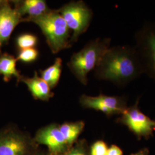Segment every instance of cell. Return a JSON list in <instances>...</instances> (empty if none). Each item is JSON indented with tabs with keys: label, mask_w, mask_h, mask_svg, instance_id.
Masks as SVG:
<instances>
[{
	"label": "cell",
	"mask_w": 155,
	"mask_h": 155,
	"mask_svg": "<svg viewBox=\"0 0 155 155\" xmlns=\"http://www.w3.org/2000/svg\"><path fill=\"white\" fill-rule=\"evenodd\" d=\"M144 74L137 52L128 45L110 47L94 70V76L109 81L119 87L127 86Z\"/></svg>",
	"instance_id": "6da1fadb"
},
{
	"label": "cell",
	"mask_w": 155,
	"mask_h": 155,
	"mask_svg": "<svg viewBox=\"0 0 155 155\" xmlns=\"http://www.w3.org/2000/svg\"><path fill=\"white\" fill-rule=\"evenodd\" d=\"M110 43L109 38L91 40L82 50L74 53L67 63L72 74L84 86L88 83L89 72L95 70Z\"/></svg>",
	"instance_id": "7a4b0ae2"
},
{
	"label": "cell",
	"mask_w": 155,
	"mask_h": 155,
	"mask_svg": "<svg viewBox=\"0 0 155 155\" xmlns=\"http://www.w3.org/2000/svg\"><path fill=\"white\" fill-rule=\"evenodd\" d=\"M23 21L32 22L39 27L53 54L71 47V31L58 10H50L41 16L23 19Z\"/></svg>",
	"instance_id": "3957f363"
},
{
	"label": "cell",
	"mask_w": 155,
	"mask_h": 155,
	"mask_svg": "<svg viewBox=\"0 0 155 155\" xmlns=\"http://www.w3.org/2000/svg\"><path fill=\"white\" fill-rule=\"evenodd\" d=\"M134 45L146 74L155 82V21H147L134 36Z\"/></svg>",
	"instance_id": "277c9868"
},
{
	"label": "cell",
	"mask_w": 155,
	"mask_h": 155,
	"mask_svg": "<svg viewBox=\"0 0 155 155\" xmlns=\"http://www.w3.org/2000/svg\"><path fill=\"white\" fill-rule=\"evenodd\" d=\"M58 11L70 31H72V36L70 40L71 45L88 29L93 18V11L83 1H78L66 4Z\"/></svg>",
	"instance_id": "5b68a950"
},
{
	"label": "cell",
	"mask_w": 155,
	"mask_h": 155,
	"mask_svg": "<svg viewBox=\"0 0 155 155\" xmlns=\"http://www.w3.org/2000/svg\"><path fill=\"white\" fill-rule=\"evenodd\" d=\"M39 149L28 133L15 127L0 131V155H31Z\"/></svg>",
	"instance_id": "8992f818"
},
{
	"label": "cell",
	"mask_w": 155,
	"mask_h": 155,
	"mask_svg": "<svg viewBox=\"0 0 155 155\" xmlns=\"http://www.w3.org/2000/svg\"><path fill=\"white\" fill-rule=\"evenodd\" d=\"M140 97L137 98L133 105L127 109L116 120V122L127 127L130 132L140 140H148L153 136L155 131V120H152L140 110L139 107Z\"/></svg>",
	"instance_id": "52a82bcc"
},
{
	"label": "cell",
	"mask_w": 155,
	"mask_h": 155,
	"mask_svg": "<svg viewBox=\"0 0 155 155\" xmlns=\"http://www.w3.org/2000/svg\"><path fill=\"white\" fill-rule=\"evenodd\" d=\"M127 101L126 95L109 96L103 94L95 97L83 94L79 98L83 108L100 111L107 117L121 116L127 108Z\"/></svg>",
	"instance_id": "ba28073f"
},
{
	"label": "cell",
	"mask_w": 155,
	"mask_h": 155,
	"mask_svg": "<svg viewBox=\"0 0 155 155\" xmlns=\"http://www.w3.org/2000/svg\"><path fill=\"white\" fill-rule=\"evenodd\" d=\"M33 140L38 145L47 147L50 155H60L70 148L59 130V125L52 123L41 127L35 134Z\"/></svg>",
	"instance_id": "9c48e42d"
},
{
	"label": "cell",
	"mask_w": 155,
	"mask_h": 155,
	"mask_svg": "<svg viewBox=\"0 0 155 155\" xmlns=\"http://www.w3.org/2000/svg\"><path fill=\"white\" fill-rule=\"evenodd\" d=\"M23 18L6 1H0V50L6 44L17 25Z\"/></svg>",
	"instance_id": "30bf717a"
},
{
	"label": "cell",
	"mask_w": 155,
	"mask_h": 155,
	"mask_svg": "<svg viewBox=\"0 0 155 155\" xmlns=\"http://www.w3.org/2000/svg\"><path fill=\"white\" fill-rule=\"evenodd\" d=\"M20 82H22L27 85L29 92L35 100L48 101L54 95V93L51 90L50 86L39 77L36 71H35L32 77L22 76Z\"/></svg>",
	"instance_id": "8fae6325"
},
{
	"label": "cell",
	"mask_w": 155,
	"mask_h": 155,
	"mask_svg": "<svg viewBox=\"0 0 155 155\" xmlns=\"http://www.w3.org/2000/svg\"><path fill=\"white\" fill-rule=\"evenodd\" d=\"M13 2L14 8L23 19L40 16L51 10L44 0H24Z\"/></svg>",
	"instance_id": "7c38bea8"
},
{
	"label": "cell",
	"mask_w": 155,
	"mask_h": 155,
	"mask_svg": "<svg viewBox=\"0 0 155 155\" xmlns=\"http://www.w3.org/2000/svg\"><path fill=\"white\" fill-rule=\"evenodd\" d=\"M16 58L8 53L0 55V75L3 77L4 81L8 82L12 78H16L20 82L22 75L17 69Z\"/></svg>",
	"instance_id": "4fadbf2b"
},
{
	"label": "cell",
	"mask_w": 155,
	"mask_h": 155,
	"mask_svg": "<svg viewBox=\"0 0 155 155\" xmlns=\"http://www.w3.org/2000/svg\"><path fill=\"white\" fill-rule=\"evenodd\" d=\"M84 127L85 123L83 121L66 122L59 125V130L69 147H71L77 141Z\"/></svg>",
	"instance_id": "5bb4252c"
},
{
	"label": "cell",
	"mask_w": 155,
	"mask_h": 155,
	"mask_svg": "<svg viewBox=\"0 0 155 155\" xmlns=\"http://www.w3.org/2000/svg\"><path fill=\"white\" fill-rule=\"evenodd\" d=\"M62 60L57 58L54 63L45 70H40V77L50 86L51 89L54 88L59 83L62 71Z\"/></svg>",
	"instance_id": "9a60e30c"
},
{
	"label": "cell",
	"mask_w": 155,
	"mask_h": 155,
	"mask_svg": "<svg viewBox=\"0 0 155 155\" xmlns=\"http://www.w3.org/2000/svg\"><path fill=\"white\" fill-rule=\"evenodd\" d=\"M38 38L31 33H24L16 39V45L20 50L34 48L37 45Z\"/></svg>",
	"instance_id": "2e32d148"
},
{
	"label": "cell",
	"mask_w": 155,
	"mask_h": 155,
	"mask_svg": "<svg viewBox=\"0 0 155 155\" xmlns=\"http://www.w3.org/2000/svg\"><path fill=\"white\" fill-rule=\"evenodd\" d=\"M89 147L85 139H81L72 145L71 148L60 155H90Z\"/></svg>",
	"instance_id": "e0dca14e"
},
{
	"label": "cell",
	"mask_w": 155,
	"mask_h": 155,
	"mask_svg": "<svg viewBox=\"0 0 155 155\" xmlns=\"http://www.w3.org/2000/svg\"><path fill=\"white\" fill-rule=\"evenodd\" d=\"M39 56V52L35 48L20 50L17 60L22 63H29L35 61Z\"/></svg>",
	"instance_id": "ac0fdd59"
},
{
	"label": "cell",
	"mask_w": 155,
	"mask_h": 155,
	"mask_svg": "<svg viewBox=\"0 0 155 155\" xmlns=\"http://www.w3.org/2000/svg\"><path fill=\"white\" fill-rule=\"evenodd\" d=\"M108 148L105 141L102 140H97L89 148L90 155H106Z\"/></svg>",
	"instance_id": "d6986e66"
},
{
	"label": "cell",
	"mask_w": 155,
	"mask_h": 155,
	"mask_svg": "<svg viewBox=\"0 0 155 155\" xmlns=\"http://www.w3.org/2000/svg\"><path fill=\"white\" fill-rule=\"evenodd\" d=\"M106 155H124L122 150L117 145L112 144L109 147Z\"/></svg>",
	"instance_id": "ffe728a7"
},
{
	"label": "cell",
	"mask_w": 155,
	"mask_h": 155,
	"mask_svg": "<svg viewBox=\"0 0 155 155\" xmlns=\"http://www.w3.org/2000/svg\"><path fill=\"white\" fill-rule=\"evenodd\" d=\"M150 150L147 148H144L141 150H140L137 152L134 153L130 155H149Z\"/></svg>",
	"instance_id": "44dd1931"
},
{
	"label": "cell",
	"mask_w": 155,
	"mask_h": 155,
	"mask_svg": "<svg viewBox=\"0 0 155 155\" xmlns=\"http://www.w3.org/2000/svg\"><path fill=\"white\" fill-rule=\"evenodd\" d=\"M31 155H50L47 150H36L34 153Z\"/></svg>",
	"instance_id": "7402d4cb"
}]
</instances>
